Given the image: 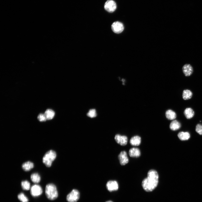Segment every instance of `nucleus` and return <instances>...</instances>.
I'll list each match as a JSON object with an SVG mask.
<instances>
[{
	"label": "nucleus",
	"mask_w": 202,
	"mask_h": 202,
	"mask_svg": "<svg viewBox=\"0 0 202 202\" xmlns=\"http://www.w3.org/2000/svg\"><path fill=\"white\" fill-rule=\"evenodd\" d=\"M159 182L158 173L154 170L148 172L147 178L142 181V187L145 191L151 192L153 191L157 187Z\"/></svg>",
	"instance_id": "obj_1"
},
{
	"label": "nucleus",
	"mask_w": 202,
	"mask_h": 202,
	"mask_svg": "<svg viewBox=\"0 0 202 202\" xmlns=\"http://www.w3.org/2000/svg\"><path fill=\"white\" fill-rule=\"evenodd\" d=\"M45 193L48 198L50 200L56 199L58 196L56 188L52 184H48L46 185Z\"/></svg>",
	"instance_id": "obj_2"
},
{
	"label": "nucleus",
	"mask_w": 202,
	"mask_h": 202,
	"mask_svg": "<svg viewBox=\"0 0 202 202\" xmlns=\"http://www.w3.org/2000/svg\"><path fill=\"white\" fill-rule=\"evenodd\" d=\"M56 152L53 150H50L45 154L43 159V163L47 167H51L53 162L56 158Z\"/></svg>",
	"instance_id": "obj_3"
},
{
	"label": "nucleus",
	"mask_w": 202,
	"mask_h": 202,
	"mask_svg": "<svg viewBox=\"0 0 202 202\" xmlns=\"http://www.w3.org/2000/svg\"><path fill=\"white\" fill-rule=\"evenodd\" d=\"M80 193L76 189H73L67 195V200L69 202H76L79 199Z\"/></svg>",
	"instance_id": "obj_4"
},
{
	"label": "nucleus",
	"mask_w": 202,
	"mask_h": 202,
	"mask_svg": "<svg viewBox=\"0 0 202 202\" xmlns=\"http://www.w3.org/2000/svg\"><path fill=\"white\" fill-rule=\"evenodd\" d=\"M104 8L107 12L112 13L116 9V4L112 0H108L105 4Z\"/></svg>",
	"instance_id": "obj_5"
},
{
	"label": "nucleus",
	"mask_w": 202,
	"mask_h": 202,
	"mask_svg": "<svg viewBox=\"0 0 202 202\" xmlns=\"http://www.w3.org/2000/svg\"><path fill=\"white\" fill-rule=\"evenodd\" d=\"M31 195L34 197H38L42 194L43 190L39 185L35 184L33 185L30 189Z\"/></svg>",
	"instance_id": "obj_6"
},
{
	"label": "nucleus",
	"mask_w": 202,
	"mask_h": 202,
	"mask_svg": "<svg viewBox=\"0 0 202 202\" xmlns=\"http://www.w3.org/2000/svg\"><path fill=\"white\" fill-rule=\"evenodd\" d=\"M113 31L116 34H120L124 29V26L122 23L119 22H114L112 25Z\"/></svg>",
	"instance_id": "obj_7"
},
{
	"label": "nucleus",
	"mask_w": 202,
	"mask_h": 202,
	"mask_svg": "<svg viewBox=\"0 0 202 202\" xmlns=\"http://www.w3.org/2000/svg\"><path fill=\"white\" fill-rule=\"evenodd\" d=\"M115 141L122 146H125L127 144L128 138L125 136H121L117 134L115 135Z\"/></svg>",
	"instance_id": "obj_8"
},
{
	"label": "nucleus",
	"mask_w": 202,
	"mask_h": 202,
	"mask_svg": "<svg viewBox=\"0 0 202 202\" xmlns=\"http://www.w3.org/2000/svg\"><path fill=\"white\" fill-rule=\"evenodd\" d=\"M118 158L122 165H125L129 162V159L126 152L125 151H122L121 152L118 156Z\"/></svg>",
	"instance_id": "obj_9"
},
{
	"label": "nucleus",
	"mask_w": 202,
	"mask_h": 202,
	"mask_svg": "<svg viewBox=\"0 0 202 202\" xmlns=\"http://www.w3.org/2000/svg\"><path fill=\"white\" fill-rule=\"evenodd\" d=\"M106 186L108 190L110 192L117 191L118 188V183L116 181H108L106 184Z\"/></svg>",
	"instance_id": "obj_10"
},
{
	"label": "nucleus",
	"mask_w": 202,
	"mask_h": 202,
	"mask_svg": "<svg viewBox=\"0 0 202 202\" xmlns=\"http://www.w3.org/2000/svg\"><path fill=\"white\" fill-rule=\"evenodd\" d=\"M182 71L184 75L186 76H191L193 71L192 66L189 64H185L183 66Z\"/></svg>",
	"instance_id": "obj_11"
},
{
	"label": "nucleus",
	"mask_w": 202,
	"mask_h": 202,
	"mask_svg": "<svg viewBox=\"0 0 202 202\" xmlns=\"http://www.w3.org/2000/svg\"><path fill=\"white\" fill-rule=\"evenodd\" d=\"M129 155L131 157H139L141 155V151L138 148H132L129 150Z\"/></svg>",
	"instance_id": "obj_12"
},
{
	"label": "nucleus",
	"mask_w": 202,
	"mask_h": 202,
	"mask_svg": "<svg viewBox=\"0 0 202 202\" xmlns=\"http://www.w3.org/2000/svg\"><path fill=\"white\" fill-rule=\"evenodd\" d=\"M141 137L139 136H136L131 138L130 143L132 146H139L140 144H141Z\"/></svg>",
	"instance_id": "obj_13"
},
{
	"label": "nucleus",
	"mask_w": 202,
	"mask_h": 202,
	"mask_svg": "<svg viewBox=\"0 0 202 202\" xmlns=\"http://www.w3.org/2000/svg\"><path fill=\"white\" fill-rule=\"evenodd\" d=\"M184 114L185 116L187 119H190L194 116L195 113L192 108H188L185 110Z\"/></svg>",
	"instance_id": "obj_14"
},
{
	"label": "nucleus",
	"mask_w": 202,
	"mask_h": 202,
	"mask_svg": "<svg viewBox=\"0 0 202 202\" xmlns=\"http://www.w3.org/2000/svg\"><path fill=\"white\" fill-rule=\"evenodd\" d=\"M181 127L180 123L176 120L173 121L170 126V129L173 131H176L179 130Z\"/></svg>",
	"instance_id": "obj_15"
},
{
	"label": "nucleus",
	"mask_w": 202,
	"mask_h": 202,
	"mask_svg": "<svg viewBox=\"0 0 202 202\" xmlns=\"http://www.w3.org/2000/svg\"><path fill=\"white\" fill-rule=\"evenodd\" d=\"M34 167L33 163L30 162H27L23 163L22 165L23 169L25 171H30Z\"/></svg>",
	"instance_id": "obj_16"
},
{
	"label": "nucleus",
	"mask_w": 202,
	"mask_h": 202,
	"mask_svg": "<svg viewBox=\"0 0 202 202\" xmlns=\"http://www.w3.org/2000/svg\"><path fill=\"white\" fill-rule=\"evenodd\" d=\"M178 137L181 141H186L190 137V135L188 132H181L178 135Z\"/></svg>",
	"instance_id": "obj_17"
},
{
	"label": "nucleus",
	"mask_w": 202,
	"mask_h": 202,
	"mask_svg": "<svg viewBox=\"0 0 202 202\" xmlns=\"http://www.w3.org/2000/svg\"><path fill=\"white\" fill-rule=\"evenodd\" d=\"M165 115L167 118L170 120H173L176 118L177 117L176 113L171 110H168L166 111Z\"/></svg>",
	"instance_id": "obj_18"
},
{
	"label": "nucleus",
	"mask_w": 202,
	"mask_h": 202,
	"mask_svg": "<svg viewBox=\"0 0 202 202\" xmlns=\"http://www.w3.org/2000/svg\"><path fill=\"white\" fill-rule=\"evenodd\" d=\"M47 120H50L54 117L55 113L53 110L51 109L47 110L44 114Z\"/></svg>",
	"instance_id": "obj_19"
},
{
	"label": "nucleus",
	"mask_w": 202,
	"mask_h": 202,
	"mask_svg": "<svg viewBox=\"0 0 202 202\" xmlns=\"http://www.w3.org/2000/svg\"><path fill=\"white\" fill-rule=\"evenodd\" d=\"M193 94L190 90H184L183 94V97L184 100H187L191 99Z\"/></svg>",
	"instance_id": "obj_20"
},
{
	"label": "nucleus",
	"mask_w": 202,
	"mask_h": 202,
	"mask_svg": "<svg viewBox=\"0 0 202 202\" xmlns=\"http://www.w3.org/2000/svg\"><path fill=\"white\" fill-rule=\"evenodd\" d=\"M31 179L33 182L38 183L40 182L41 178L40 175L38 173H35L31 175Z\"/></svg>",
	"instance_id": "obj_21"
},
{
	"label": "nucleus",
	"mask_w": 202,
	"mask_h": 202,
	"mask_svg": "<svg viewBox=\"0 0 202 202\" xmlns=\"http://www.w3.org/2000/svg\"><path fill=\"white\" fill-rule=\"evenodd\" d=\"M21 185L22 189L25 190H29L30 188V184L28 181H23L21 183Z\"/></svg>",
	"instance_id": "obj_22"
},
{
	"label": "nucleus",
	"mask_w": 202,
	"mask_h": 202,
	"mask_svg": "<svg viewBox=\"0 0 202 202\" xmlns=\"http://www.w3.org/2000/svg\"><path fill=\"white\" fill-rule=\"evenodd\" d=\"M18 198L22 202H28V199L23 193L19 194L18 195Z\"/></svg>",
	"instance_id": "obj_23"
},
{
	"label": "nucleus",
	"mask_w": 202,
	"mask_h": 202,
	"mask_svg": "<svg viewBox=\"0 0 202 202\" xmlns=\"http://www.w3.org/2000/svg\"><path fill=\"white\" fill-rule=\"evenodd\" d=\"M87 115L88 117L91 118L96 117L97 116L96 110L94 109L90 110Z\"/></svg>",
	"instance_id": "obj_24"
},
{
	"label": "nucleus",
	"mask_w": 202,
	"mask_h": 202,
	"mask_svg": "<svg viewBox=\"0 0 202 202\" xmlns=\"http://www.w3.org/2000/svg\"><path fill=\"white\" fill-rule=\"evenodd\" d=\"M38 120L40 122H45L47 120V119L44 114H40L38 117Z\"/></svg>",
	"instance_id": "obj_25"
},
{
	"label": "nucleus",
	"mask_w": 202,
	"mask_h": 202,
	"mask_svg": "<svg viewBox=\"0 0 202 202\" xmlns=\"http://www.w3.org/2000/svg\"><path fill=\"white\" fill-rule=\"evenodd\" d=\"M196 131L200 135L202 134V125H197L196 126Z\"/></svg>",
	"instance_id": "obj_26"
},
{
	"label": "nucleus",
	"mask_w": 202,
	"mask_h": 202,
	"mask_svg": "<svg viewBox=\"0 0 202 202\" xmlns=\"http://www.w3.org/2000/svg\"><path fill=\"white\" fill-rule=\"evenodd\" d=\"M106 202H113L112 201H107Z\"/></svg>",
	"instance_id": "obj_27"
}]
</instances>
